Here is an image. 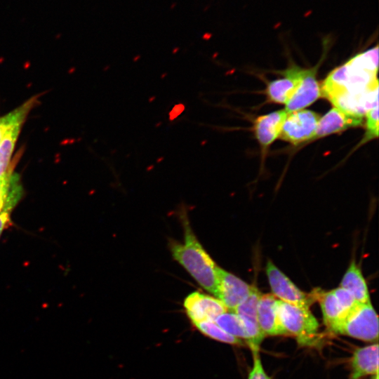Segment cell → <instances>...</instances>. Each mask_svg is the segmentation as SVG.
I'll list each match as a JSON object with an SVG mask.
<instances>
[{"label":"cell","instance_id":"52a82bcc","mask_svg":"<svg viewBox=\"0 0 379 379\" xmlns=\"http://www.w3.org/2000/svg\"><path fill=\"white\" fill-rule=\"evenodd\" d=\"M266 273L272 295L278 300L306 308L315 301L312 293L302 291L270 260L267 263Z\"/></svg>","mask_w":379,"mask_h":379},{"label":"cell","instance_id":"44dd1931","mask_svg":"<svg viewBox=\"0 0 379 379\" xmlns=\"http://www.w3.org/2000/svg\"><path fill=\"white\" fill-rule=\"evenodd\" d=\"M197 329L205 335L231 345H242L241 340L229 334L218 326L214 321H204L194 324Z\"/></svg>","mask_w":379,"mask_h":379},{"label":"cell","instance_id":"5b68a950","mask_svg":"<svg viewBox=\"0 0 379 379\" xmlns=\"http://www.w3.org/2000/svg\"><path fill=\"white\" fill-rule=\"evenodd\" d=\"M312 294L320 305L328 330L343 321L360 304L350 291L340 286L329 291L314 289Z\"/></svg>","mask_w":379,"mask_h":379},{"label":"cell","instance_id":"9a60e30c","mask_svg":"<svg viewBox=\"0 0 379 379\" xmlns=\"http://www.w3.org/2000/svg\"><path fill=\"white\" fill-rule=\"evenodd\" d=\"M277 300L272 294L261 295L259 299L257 321L265 336L286 335L279 320Z\"/></svg>","mask_w":379,"mask_h":379},{"label":"cell","instance_id":"ba28073f","mask_svg":"<svg viewBox=\"0 0 379 379\" xmlns=\"http://www.w3.org/2000/svg\"><path fill=\"white\" fill-rule=\"evenodd\" d=\"M214 322L229 334L245 340L252 353L259 352L265 337L257 322L241 317L232 312L218 316Z\"/></svg>","mask_w":379,"mask_h":379},{"label":"cell","instance_id":"5bb4252c","mask_svg":"<svg viewBox=\"0 0 379 379\" xmlns=\"http://www.w3.org/2000/svg\"><path fill=\"white\" fill-rule=\"evenodd\" d=\"M350 368L348 379H362L378 374V343L356 349L350 359Z\"/></svg>","mask_w":379,"mask_h":379},{"label":"cell","instance_id":"277c9868","mask_svg":"<svg viewBox=\"0 0 379 379\" xmlns=\"http://www.w3.org/2000/svg\"><path fill=\"white\" fill-rule=\"evenodd\" d=\"M331 332L366 342L378 339V317L371 302L358 306Z\"/></svg>","mask_w":379,"mask_h":379},{"label":"cell","instance_id":"7402d4cb","mask_svg":"<svg viewBox=\"0 0 379 379\" xmlns=\"http://www.w3.org/2000/svg\"><path fill=\"white\" fill-rule=\"evenodd\" d=\"M261 295L258 288L253 286L248 296L232 312L258 323L257 310Z\"/></svg>","mask_w":379,"mask_h":379},{"label":"cell","instance_id":"7c38bea8","mask_svg":"<svg viewBox=\"0 0 379 379\" xmlns=\"http://www.w3.org/2000/svg\"><path fill=\"white\" fill-rule=\"evenodd\" d=\"M363 116L334 107L320 117L315 138L342 132L363 124Z\"/></svg>","mask_w":379,"mask_h":379},{"label":"cell","instance_id":"4fadbf2b","mask_svg":"<svg viewBox=\"0 0 379 379\" xmlns=\"http://www.w3.org/2000/svg\"><path fill=\"white\" fill-rule=\"evenodd\" d=\"M288 114L284 109L256 118L254 124L255 134L263 150L267 149L279 137Z\"/></svg>","mask_w":379,"mask_h":379},{"label":"cell","instance_id":"8992f818","mask_svg":"<svg viewBox=\"0 0 379 379\" xmlns=\"http://www.w3.org/2000/svg\"><path fill=\"white\" fill-rule=\"evenodd\" d=\"M320 116L309 109L289 112L284 122L279 138L298 145L315 138Z\"/></svg>","mask_w":379,"mask_h":379},{"label":"cell","instance_id":"603a6c76","mask_svg":"<svg viewBox=\"0 0 379 379\" xmlns=\"http://www.w3.org/2000/svg\"><path fill=\"white\" fill-rule=\"evenodd\" d=\"M365 114L366 131L363 142L378 137V105L370 108Z\"/></svg>","mask_w":379,"mask_h":379},{"label":"cell","instance_id":"30bf717a","mask_svg":"<svg viewBox=\"0 0 379 379\" xmlns=\"http://www.w3.org/2000/svg\"><path fill=\"white\" fill-rule=\"evenodd\" d=\"M184 307L194 324L214 321L220 314L227 312L225 305L217 298L194 291L184 300Z\"/></svg>","mask_w":379,"mask_h":379},{"label":"cell","instance_id":"ac0fdd59","mask_svg":"<svg viewBox=\"0 0 379 379\" xmlns=\"http://www.w3.org/2000/svg\"><path fill=\"white\" fill-rule=\"evenodd\" d=\"M340 287L347 289L360 304L371 302L368 288L361 269L354 260L350 264Z\"/></svg>","mask_w":379,"mask_h":379},{"label":"cell","instance_id":"2e32d148","mask_svg":"<svg viewBox=\"0 0 379 379\" xmlns=\"http://www.w3.org/2000/svg\"><path fill=\"white\" fill-rule=\"evenodd\" d=\"M302 69L293 67L284 72V77L270 81L267 86L268 99L274 103L286 104L297 88Z\"/></svg>","mask_w":379,"mask_h":379},{"label":"cell","instance_id":"484cf974","mask_svg":"<svg viewBox=\"0 0 379 379\" xmlns=\"http://www.w3.org/2000/svg\"><path fill=\"white\" fill-rule=\"evenodd\" d=\"M372 379H378V373L372 375Z\"/></svg>","mask_w":379,"mask_h":379},{"label":"cell","instance_id":"ffe728a7","mask_svg":"<svg viewBox=\"0 0 379 379\" xmlns=\"http://www.w3.org/2000/svg\"><path fill=\"white\" fill-rule=\"evenodd\" d=\"M37 96L32 97L10 112L0 116V142L7 130L18 121H25L28 114L36 105Z\"/></svg>","mask_w":379,"mask_h":379},{"label":"cell","instance_id":"6da1fadb","mask_svg":"<svg viewBox=\"0 0 379 379\" xmlns=\"http://www.w3.org/2000/svg\"><path fill=\"white\" fill-rule=\"evenodd\" d=\"M378 65L375 46L334 69L321 87L322 95L336 107L364 116L378 105Z\"/></svg>","mask_w":379,"mask_h":379},{"label":"cell","instance_id":"3957f363","mask_svg":"<svg viewBox=\"0 0 379 379\" xmlns=\"http://www.w3.org/2000/svg\"><path fill=\"white\" fill-rule=\"evenodd\" d=\"M277 313L286 334L294 336L300 345H317L320 341L319 323L309 308L277 300Z\"/></svg>","mask_w":379,"mask_h":379},{"label":"cell","instance_id":"9c48e42d","mask_svg":"<svg viewBox=\"0 0 379 379\" xmlns=\"http://www.w3.org/2000/svg\"><path fill=\"white\" fill-rule=\"evenodd\" d=\"M218 285L215 297L219 299L230 312H233L250 294L254 286L218 267Z\"/></svg>","mask_w":379,"mask_h":379},{"label":"cell","instance_id":"7a4b0ae2","mask_svg":"<svg viewBox=\"0 0 379 379\" xmlns=\"http://www.w3.org/2000/svg\"><path fill=\"white\" fill-rule=\"evenodd\" d=\"M182 218L184 242L171 241L169 246L172 256L201 287L215 296L218 285V266L193 233L187 215H182Z\"/></svg>","mask_w":379,"mask_h":379},{"label":"cell","instance_id":"d6986e66","mask_svg":"<svg viewBox=\"0 0 379 379\" xmlns=\"http://www.w3.org/2000/svg\"><path fill=\"white\" fill-rule=\"evenodd\" d=\"M24 122L18 121L12 125L0 142V176L6 173L11 165V158Z\"/></svg>","mask_w":379,"mask_h":379},{"label":"cell","instance_id":"d4e9b609","mask_svg":"<svg viewBox=\"0 0 379 379\" xmlns=\"http://www.w3.org/2000/svg\"><path fill=\"white\" fill-rule=\"evenodd\" d=\"M11 223V212L4 211L0 213V237L4 230L8 227Z\"/></svg>","mask_w":379,"mask_h":379},{"label":"cell","instance_id":"8fae6325","mask_svg":"<svg viewBox=\"0 0 379 379\" xmlns=\"http://www.w3.org/2000/svg\"><path fill=\"white\" fill-rule=\"evenodd\" d=\"M316 74L317 68L302 69L299 84L286 104L285 110L286 112L289 113L303 109L322 96Z\"/></svg>","mask_w":379,"mask_h":379},{"label":"cell","instance_id":"e0dca14e","mask_svg":"<svg viewBox=\"0 0 379 379\" xmlns=\"http://www.w3.org/2000/svg\"><path fill=\"white\" fill-rule=\"evenodd\" d=\"M22 195L20 177L13 171L12 164L6 173L0 176V213L11 212Z\"/></svg>","mask_w":379,"mask_h":379},{"label":"cell","instance_id":"cb8c5ba5","mask_svg":"<svg viewBox=\"0 0 379 379\" xmlns=\"http://www.w3.org/2000/svg\"><path fill=\"white\" fill-rule=\"evenodd\" d=\"M253 366L248 373V379H271L264 369L259 352H253Z\"/></svg>","mask_w":379,"mask_h":379}]
</instances>
